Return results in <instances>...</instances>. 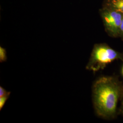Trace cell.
Instances as JSON below:
<instances>
[{
	"label": "cell",
	"instance_id": "6",
	"mask_svg": "<svg viewBox=\"0 0 123 123\" xmlns=\"http://www.w3.org/2000/svg\"><path fill=\"white\" fill-rule=\"evenodd\" d=\"M10 94V92L6 91L4 88L1 86L0 87V97L5 96H9Z\"/></svg>",
	"mask_w": 123,
	"mask_h": 123
},
{
	"label": "cell",
	"instance_id": "2",
	"mask_svg": "<svg viewBox=\"0 0 123 123\" xmlns=\"http://www.w3.org/2000/svg\"><path fill=\"white\" fill-rule=\"evenodd\" d=\"M123 61V55L105 43L94 45L86 68L94 72L104 69L115 60Z\"/></svg>",
	"mask_w": 123,
	"mask_h": 123
},
{
	"label": "cell",
	"instance_id": "5",
	"mask_svg": "<svg viewBox=\"0 0 123 123\" xmlns=\"http://www.w3.org/2000/svg\"><path fill=\"white\" fill-rule=\"evenodd\" d=\"M7 56L6 49L0 47V62H2L6 61Z\"/></svg>",
	"mask_w": 123,
	"mask_h": 123
},
{
	"label": "cell",
	"instance_id": "1",
	"mask_svg": "<svg viewBox=\"0 0 123 123\" xmlns=\"http://www.w3.org/2000/svg\"><path fill=\"white\" fill-rule=\"evenodd\" d=\"M92 100L96 114L103 118L112 119L116 114L117 105L123 94V85L115 77L98 79L92 86Z\"/></svg>",
	"mask_w": 123,
	"mask_h": 123
},
{
	"label": "cell",
	"instance_id": "4",
	"mask_svg": "<svg viewBox=\"0 0 123 123\" xmlns=\"http://www.w3.org/2000/svg\"><path fill=\"white\" fill-rule=\"evenodd\" d=\"M105 7L123 14V0H106Z\"/></svg>",
	"mask_w": 123,
	"mask_h": 123
},
{
	"label": "cell",
	"instance_id": "3",
	"mask_svg": "<svg viewBox=\"0 0 123 123\" xmlns=\"http://www.w3.org/2000/svg\"><path fill=\"white\" fill-rule=\"evenodd\" d=\"M100 15L107 33L113 37L119 36L123 14L104 7L100 10Z\"/></svg>",
	"mask_w": 123,
	"mask_h": 123
},
{
	"label": "cell",
	"instance_id": "7",
	"mask_svg": "<svg viewBox=\"0 0 123 123\" xmlns=\"http://www.w3.org/2000/svg\"><path fill=\"white\" fill-rule=\"evenodd\" d=\"M9 96L0 97V110H1Z\"/></svg>",
	"mask_w": 123,
	"mask_h": 123
},
{
	"label": "cell",
	"instance_id": "9",
	"mask_svg": "<svg viewBox=\"0 0 123 123\" xmlns=\"http://www.w3.org/2000/svg\"><path fill=\"white\" fill-rule=\"evenodd\" d=\"M120 100H121V106H120V111L122 113V114H123V94Z\"/></svg>",
	"mask_w": 123,
	"mask_h": 123
},
{
	"label": "cell",
	"instance_id": "10",
	"mask_svg": "<svg viewBox=\"0 0 123 123\" xmlns=\"http://www.w3.org/2000/svg\"><path fill=\"white\" fill-rule=\"evenodd\" d=\"M122 74H123V68H122Z\"/></svg>",
	"mask_w": 123,
	"mask_h": 123
},
{
	"label": "cell",
	"instance_id": "8",
	"mask_svg": "<svg viewBox=\"0 0 123 123\" xmlns=\"http://www.w3.org/2000/svg\"><path fill=\"white\" fill-rule=\"evenodd\" d=\"M119 36H121L123 37V18L122 19V22L121 24V26L120 27V33H119Z\"/></svg>",
	"mask_w": 123,
	"mask_h": 123
}]
</instances>
